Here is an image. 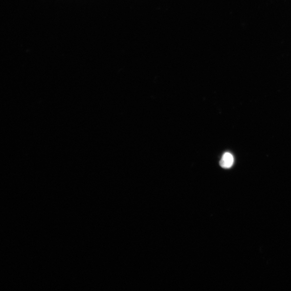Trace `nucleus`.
I'll return each instance as SVG.
<instances>
[{
    "label": "nucleus",
    "mask_w": 291,
    "mask_h": 291,
    "mask_svg": "<svg viewBox=\"0 0 291 291\" xmlns=\"http://www.w3.org/2000/svg\"><path fill=\"white\" fill-rule=\"evenodd\" d=\"M234 162V157L230 153H225L222 156L220 161V166L224 168L228 169L232 167Z\"/></svg>",
    "instance_id": "obj_1"
}]
</instances>
